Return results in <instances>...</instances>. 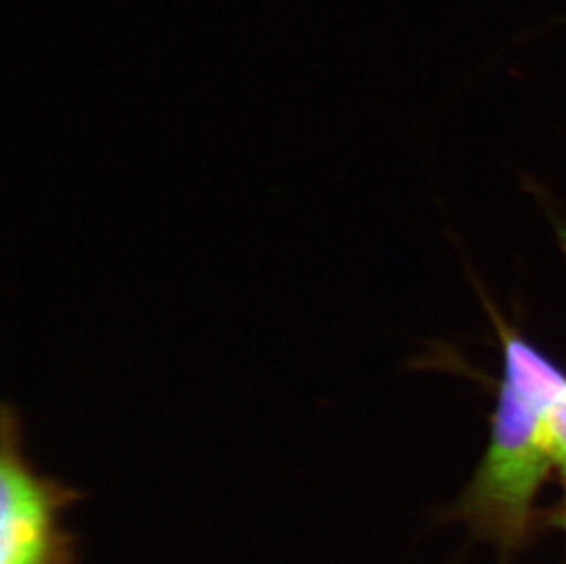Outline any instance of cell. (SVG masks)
Here are the masks:
<instances>
[{
    "label": "cell",
    "mask_w": 566,
    "mask_h": 564,
    "mask_svg": "<svg viewBox=\"0 0 566 564\" xmlns=\"http://www.w3.org/2000/svg\"><path fill=\"white\" fill-rule=\"evenodd\" d=\"M0 499L2 564H74V537L63 513L80 493L39 474L24 452L19 410L4 404L0 412Z\"/></svg>",
    "instance_id": "2"
},
{
    "label": "cell",
    "mask_w": 566,
    "mask_h": 564,
    "mask_svg": "<svg viewBox=\"0 0 566 564\" xmlns=\"http://www.w3.org/2000/svg\"><path fill=\"white\" fill-rule=\"evenodd\" d=\"M565 522H566V513H565Z\"/></svg>",
    "instance_id": "5"
},
{
    "label": "cell",
    "mask_w": 566,
    "mask_h": 564,
    "mask_svg": "<svg viewBox=\"0 0 566 564\" xmlns=\"http://www.w3.org/2000/svg\"><path fill=\"white\" fill-rule=\"evenodd\" d=\"M541 442L566 479V395L541 416Z\"/></svg>",
    "instance_id": "4"
},
{
    "label": "cell",
    "mask_w": 566,
    "mask_h": 564,
    "mask_svg": "<svg viewBox=\"0 0 566 564\" xmlns=\"http://www.w3.org/2000/svg\"><path fill=\"white\" fill-rule=\"evenodd\" d=\"M541 416L503 384L492 443L459 504V515L473 532L504 552L526 537L532 502L551 469L541 442Z\"/></svg>",
    "instance_id": "1"
},
{
    "label": "cell",
    "mask_w": 566,
    "mask_h": 564,
    "mask_svg": "<svg viewBox=\"0 0 566 564\" xmlns=\"http://www.w3.org/2000/svg\"><path fill=\"white\" fill-rule=\"evenodd\" d=\"M504 385L543 415L566 395L565 374L521 337L504 341Z\"/></svg>",
    "instance_id": "3"
}]
</instances>
